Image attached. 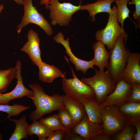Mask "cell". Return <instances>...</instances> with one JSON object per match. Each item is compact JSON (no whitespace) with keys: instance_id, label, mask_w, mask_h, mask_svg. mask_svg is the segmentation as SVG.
Returning a JSON list of instances; mask_svg holds the SVG:
<instances>
[{"instance_id":"obj_3","label":"cell","mask_w":140,"mask_h":140,"mask_svg":"<svg viewBox=\"0 0 140 140\" xmlns=\"http://www.w3.org/2000/svg\"><path fill=\"white\" fill-rule=\"evenodd\" d=\"M95 74L91 77L82 78L81 80L90 86L94 90L95 99L100 104L115 88V83L107 71L101 72L95 69Z\"/></svg>"},{"instance_id":"obj_8","label":"cell","mask_w":140,"mask_h":140,"mask_svg":"<svg viewBox=\"0 0 140 140\" xmlns=\"http://www.w3.org/2000/svg\"><path fill=\"white\" fill-rule=\"evenodd\" d=\"M24 14L20 23L17 27V31L19 34L23 28L30 24L37 25L41 28L49 36L53 33L50 24L43 16L34 6L32 0H23V4Z\"/></svg>"},{"instance_id":"obj_25","label":"cell","mask_w":140,"mask_h":140,"mask_svg":"<svg viewBox=\"0 0 140 140\" xmlns=\"http://www.w3.org/2000/svg\"><path fill=\"white\" fill-rule=\"evenodd\" d=\"M131 0H115L116 5L117 16L118 21L121 24L123 30V25L125 20L129 17L130 10L127 6V4Z\"/></svg>"},{"instance_id":"obj_17","label":"cell","mask_w":140,"mask_h":140,"mask_svg":"<svg viewBox=\"0 0 140 140\" xmlns=\"http://www.w3.org/2000/svg\"><path fill=\"white\" fill-rule=\"evenodd\" d=\"M39 80L44 83H52L56 79L62 78L65 72L62 73L57 67L42 61L38 67Z\"/></svg>"},{"instance_id":"obj_7","label":"cell","mask_w":140,"mask_h":140,"mask_svg":"<svg viewBox=\"0 0 140 140\" xmlns=\"http://www.w3.org/2000/svg\"><path fill=\"white\" fill-rule=\"evenodd\" d=\"M59 0H50L48 7L50 11V23L53 26H68L72 15L80 10L81 5H75L68 2L61 3Z\"/></svg>"},{"instance_id":"obj_36","label":"cell","mask_w":140,"mask_h":140,"mask_svg":"<svg viewBox=\"0 0 140 140\" xmlns=\"http://www.w3.org/2000/svg\"><path fill=\"white\" fill-rule=\"evenodd\" d=\"M19 5H22L23 0H13Z\"/></svg>"},{"instance_id":"obj_19","label":"cell","mask_w":140,"mask_h":140,"mask_svg":"<svg viewBox=\"0 0 140 140\" xmlns=\"http://www.w3.org/2000/svg\"><path fill=\"white\" fill-rule=\"evenodd\" d=\"M81 103L84 105L87 114L91 121L102 124L101 107L100 104L95 99H84Z\"/></svg>"},{"instance_id":"obj_13","label":"cell","mask_w":140,"mask_h":140,"mask_svg":"<svg viewBox=\"0 0 140 140\" xmlns=\"http://www.w3.org/2000/svg\"><path fill=\"white\" fill-rule=\"evenodd\" d=\"M27 38V41L20 50L26 53L33 63L38 67L43 61L39 47L40 39L38 33L32 29L29 31Z\"/></svg>"},{"instance_id":"obj_27","label":"cell","mask_w":140,"mask_h":140,"mask_svg":"<svg viewBox=\"0 0 140 140\" xmlns=\"http://www.w3.org/2000/svg\"><path fill=\"white\" fill-rule=\"evenodd\" d=\"M31 107L21 104H14L13 105L8 104H0V111L7 113L8 119L11 117L19 115L23 111L26 110Z\"/></svg>"},{"instance_id":"obj_20","label":"cell","mask_w":140,"mask_h":140,"mask_svg":"<svg viewBox=\"0 0 140 140\" xmlns=\"http://www.w3.org/2000/svg\"><path fill=\"white\" fill-rule=\"evenodd\" d=\"M119 106L128 122L140 120V102H125Z\"/></svg>"},{"instance_id":"obj_29","label":"cell","mask_w":140,"mask_h":140,"mask_svg":"<svg viewBox=\"0 0 140 140\" xmlns=\"http://www.w3.org/2000/svg\"><path fill=\"white\" fill-rule=\"evenodd\" d=\"M130 94L126 101L128 102H140V85L134 82L131 84Z\"/></svg>"},{"instance_id":"obj_37","label":"cell","mask_w":140,"mask_h":140,"mask_svg":"<svg viewBox=\"0 0 140 140\" xmlns=\"http://www.w3.org/2000/svg\"><path fill=\"white\" fill-rule=\"evenodd\" d=\"M4 8V5L2 4H0V14Z\"/></svg>"},{"instance_id":"obj_21","label":"cell","mask_w":140,"mask_h":140,"mask_svg":"<svg viewBox=\"0 0 140 140\" xmlns=\"http://www.w3.org/2000/svg\"><path fill=\"white\" fill-rule=\"evenodd\" d=\"M9 120L13 122L15 125L14 131L9 140H21L26 139L29 125L26 122V116L23 115L18 120L10 118Z\"/></svg>"},{"instance_id":"obj_16","label":"cell","mask_w":140,"mask_h":140,"mask_svg":"<svg viewBox=\"0 0 140 140\" xmlns=\"http://www.w3.org/2000/svg\"><path fill=\"white\" fill-rule=\"evenodd\" d=\"M115 0H97L93 3L86 5H81L80 10H86L89 12V17H92L91 21L96 20V15L99 13L106 12L109 14L111 12V4L115 2Z\"/></svg>"},{"instance_id":"obj_2","label":"cell","mask_w":140,"mask_h":140,"mask_svg":"<svg viewBox=\"0 0 140 140\" xmlns=\"http://www.w3.org/2000/svg\"><path fill=\"white\" fill-rule=\"evenodd\" d=\"M127 35L122 33L115 45L110 50L106 71L116 84L121 78L130 51L126 47Z\"/></svg>"},{"instance_id":"obj_26","label":"cell","mask_w":140,"mask_h":140,"mask_svg":"<svg viewBox=\"0 0 140 140\" xmlns=\"http://www.w3.org/2000/svg\"><path fill=\"white\" fill-rule=\"evenodd\" d=\"M61 123L66 129V132L71 131L76 125L72 116L66 108L61 109L59 110L57 114Z\"/></svg>"},{"instance_id":"obj_11","label":"cell","mask_w":140,"mask_h":140,"mask_svg":"<svg viewBox=\"0 0 140 140\" xmlns=\"http://www.w3.org/2000/svg\"><path fill=\"white\" fill-rule=\"evenodd\" d=\"M72 131L81 137L83 140H94L99 134L103 132L102 124L93 122L86 113L83 119L73 128Z\"/></svg>"},{"instance_id":"obj_5","label":"cell","mask_w":140,"mask_h":140,"mask_svg":"<svg viewBox=\"0 0 140 140\" xmlns=\"http://www.w3.org/2000/svg\"><path fill=\"white\" fill-rule=\"evenodd\" d=\"M122 33H126L119 25L117 17V7L114 5L112 8L111 12L109 14L106 26L104 29L96 32L95 39L97 41L102 42L110 50L115 45Z\"/></svg>"},{"instance_id":"obj_28","label":"cell","mask_w":140,"mask_h":140,"mask_svg":"<svg viewBox=\"0 0 140 140\" xmlns=\"http://www.w3.org/2000/svg\"><path fill=\"white\" fill-rule=\"evenodd\" d=\"M131 122H128L122 131L117 133L114 139L116 140H131L134 134Z\"/></svg>"},{"instance_id":"obj_24","label":"cell","mask_w":140,"mask_h":140,"mask_svg":"<svg viewBox=\"0 0 140 140\" xmlns=\"http://www.w3.org/2000/svg\"><path fill=\"white\" fill-rule=\"evenodd\" d=\"M38 121L51 130L55 131L63 130L66 131L58 114H54L44 118H41Z\"/></svg>"},{"instance_id":"obj_34","label":"cell","mask_w":140,"mask_h":140,"mask_svg":"<svg viewBox=\"0 0 140 140\" xmlns=\"http://www.w3.org/2000/svg\"><path fill=\"white\" fill-rule=\"evenodd\" d=\"M111 138L110 136L105 135L103 132L97 135L94 138V140H110Z\"/></svg>"},{"instance_id":"obj_35","label":"cell","mask_w":140,"mask_h":140,"mask_svg":"<svg viewBox=\"0 0 140 140\" xmlns=\"http://www.w3.org/2000/svg\"><path fill=\"white\" fill-rule=\"evenodd\" d=\"M40 4L41 5H44L45 8L47 10L49 4L50 0H40Z\"/></svg>"},{"instance_id":"obj_6","label":"cell","mask_w":140,"mask_h":140,"mask_svg":"<svg viewBox=\"0 0 140 140\" xmlns=\"http://www.w3.org/2000/svg\"><path fill=\"white\" fill-rule=\"evenodd\" d=\"M70 67L73 78H66L65 72L61 79L62 89L65 94L80 103L84 99H95V93L92 87L80 80Z\"/></svg>"},{"instance_id":"obj_10","label":"cell","mask_w":140,"mask_h":140,"mask_svg":"<svg viewBox=\"0 0 140 140\" xmlns=\"http://www.w3.org/2000/svg\"><path fill=\"white\" fill-rule=\"evenodd\" d=\"M16 66L17 69L16 86L12 91L8 93H4L0 92V104H8L13 99L25 96H31L34 95L33 91L27 89L23 84L21 75L22 63L20 60L16 61Z\"/></svg>"},{"instance_id":"obj_22","label":"cell","mask_w":140,"mask_h":140,"mask_svg":"<svg viewBox=\"0 0 140 140\" xmlns=\"http://www.w3.org/2000/svg\"><path fill=\"white\" fill-rule=\"evenodd\" d=\"M54 131L48 129L37 120H34L29 125L27 134L29 136L33 135L37 136L39 140H47Z\"/></svg>"},{"instance_id":"obj_18","label":"cell","mask_w":140,"mask_h":140,"mask_svg":"<svg viewBox=\"0 0 140 140\" xmlns=\"http://www.w3.org/2000/svg\"><path fill=\"white\" fill-rule=\"evenodd\" d=\"M93 48L94 52V56L93 59L94 65L99 68V71H104V69L107 68L108 64L109 52L106 49L105 45L99 41L93 44Z\"/></svg>"},{"instance_id":"obj_1","label":"cell","mask_w":140,"mask_h":140,"mask_svg":"<svg viewBox=\"0 0 140 140\" xmlns=\"http://www.w3.org/2000/svg\"><path fill=\"white\" fill-rule=\"evenodd\" d=\"M29 87L33 91L34 95L27 97L32 100L36 108L29 114L32 120H37L53 111L66 108L63 101L64 95L54 94L49 95L41 86L36 83L30 84Z\"/></svg>"},{"instance_id":"obj_4","label":"cell","mask_w":140,"mask_h":140,"mask_svg":"<svg viewBox=\"0 0 140 140\" xmlns=\"http://www.w3.org/2000/svg\"><path fill=\"white\" fill-rule=\"evenodd\" d=\"M101 117L104 134L111 136L122 130L128 122L119 106L111 105L101 108Z\"/></svg>"},{"instance_id":"obj_33","label":"cell","mask_w":140,"mask_h":140,"mask_svg":"<svg viewBox=\"0 0 140 140\" xmlns=\"http://www.w3.org/2000/svg\"><path fill=\"white\" fill-rule=\"evenodd\" d=\"M64 140H83L82 138L79 135L73 132L72 130L71 132H66Z\"/></svg>"},{"instance_id":"obj_32","label":"cell","mask_w":140,"mask_h":140,"mask_svg":"<svg viewBox=\"0 0 140 140\" xmlns=\"http://www.w3.org/2000/svg\"><path fill=\"white\" fill-rule=\"evenodd\" d=\"M132 125L135 127L136 132L134 134L133 139L135 140H140V120L130 122Z\"/></svg>"},{"instance_id":"obj_30","label":"cell","mask_w":140,"mask_h":140,"mask_svg":"<svg viewBox=\"0 0 140 140\" xmlns=\"http://www.w3.org/2000/svg\"><path fill=\"white\" fill-rule=\"evenodd\" d=\"M128 2L129 5H135V10L134 12L133 16L134 18L137 20V22L140 25V0H131Z\"/></svg>"},{"instance_id":"obj_9","label":"cell","mask_w":140,"mask_h":140,"mask_svg":"<svg viewBox=\"0 0 140 140\" xmlns=\"http://www.w3.org/2000/svg\"><path fill=\"white\" fill-rule=\"evenodd\" d=\"M114 91L105 98L100 104L101 108L111 105L120 106L125 102L131 91V84L122 78L116 83Z\"/></svg>"},{"instance_id":"obj_15","label":"cell","mask_w":140,"mask_h":140,"mask_svg":"<svg viewBox=\"0 0 140 140\" xmlns=\"http://www.w3.org/2000/svg\"><path fill=\"white\" fill-rule=\"evenodd\" d=\"M63 101L65 107L72 116L76 124H77L86 114L84 105L66 94L64 96Z\"/></svg>"},{"instance_id":"obj_12","label":"cell","mask_w":140,"mask_h":140,"mask_svg":"<svg viewBox=\"0 0 140 140\" xmlns=\"http://www.w3.org/2000/svg\"><path fill=\"white\" fill-rule=\"evenodd\" d=\"M53 39L57 43L61 44L64 46L66 50V53L69 57V60L74 65L76 71H81L85 74L90 68L95 69L94 67V61L93 59L89 61L84 60L77 58L73 54L69 46V38H67L65 40L62 33L58 32Z\"/></svg>"},{"instance_id":"obj_14","label":"cell","mask_w":140,"mask_h":140,"mask_svg":"<svg viewBox=\"0 0 140 140\" xmlns=\"http://www.w3.org/2000/svg\"><path fill=\"white\" fill-rule=\"evenodd\" d=\"M140 54L130 52L122 78L127 82L140 83Z\"/></svg>"},{"instance_id":"obj_31","label":"cell","mask_w":140,"mask_h":140,"mask_svg":"<svg viewBox=\"0 0 140 140\" xmlns=\"http://www.w3.org/2000/svg\"><path fill=\"white\" fill-rule=\"evenodd\" d=\"M66 131L59 130L54 131L47 139V140H63L65 135Z\"/></svg>"},{"instance_id":"obj_38","label":"cell","mask_w":140,"mask_h":140,"mask_svg":"<svg viewBox=\"0 0 140 140\" xmlns=\"http://www.w3.org/2000/svg\"><path fill=\"white\" fill-rule=\"evenodd\" d=\"M3 139L2 135L1 133L0 132V140H2Z\"/></svg>"},{"instance_id":"obj_23","label":"cell","mask_w":140,"mask_h":140,"mask_svg":"<svg viewBox=\"0 0 140 140\" xmlns=\"http://www.w3.org/2000/svg\"><path fill=\"white\" fill-rule=\"evenodd\" d=\"M17 77L16 66L5 70H0V92H5L12 80Z\"/></svg>"}]
</instances>
